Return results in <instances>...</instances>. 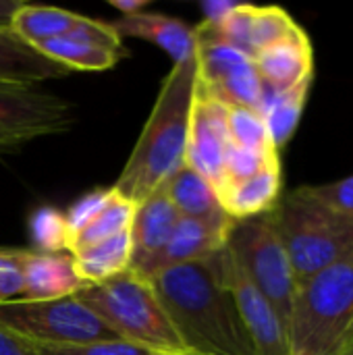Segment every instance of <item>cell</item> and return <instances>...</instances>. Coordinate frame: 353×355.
Wrapping results in <instances>:
<instances>
[{
	"label": "cell",
	"instance_id": "52a82bcc",
	"mask_svg": "<svg viewBox=\"0 0 353 355\" xmlns=\"http://www.w3.org/2000/svg\"><path fill=\"white\" fill-rule=\"evenodd\" d=\"M0 327L37 343H89L119 339L75 295L52 302L0 304Z\"/></svg>",
	"mask_w": 353,
	"mask_h": 355
},
{
	"label": "cell",
	"instance_id": "30bf717a",
	"mask_svg": "<svg viewBox=\"0 0 353 355\" xmlns=\"http://www.w3.org/2000/svg\"><path fill=\"white\" fill-rule=\"evenodd\" d=\"M216 268L221 272L223 283L231 291L239 316L252 337V343L258 355H289V337L287 327L273 308V304L264 297V293L248 279V275L239 268L231 252L225 248L214 256Z\"/></svg>",
	"mask_w": 353,
	"mask_h": 355
},
{
	"label": "cell",
	"instance_id": "f1b7e54d",
	"mask_svg": "<svg viewBox=\"0 0 353 355\" xmlns=\"http://www.w3.org/2000/svg\"><path fill=\"white\" fill-rule=\"evenodd\" d=\"M277 160H281L277 152H256V150H246V148H237L231 144L227 150V156H225L223 179L216 185V189L223 185H233V183L246 181Z\"/></svg>",
	"mask_w": 353,
	"mask_h": 355
},
{
	"label": "cell",
	"instance_id": "f546056e",
	"mask_svg": "<svg viewBox=\"0 0 353 355\" xmlns=\"http://www.w3.org/2000/svg\"><path fill=\"white\" fill-rule=\"evenodd\" d=\"M252 15H254V4L248 2H237V6L218 23V25H210L214 29V33L227 42L229 46L237 48L239 52L252 56V44H250V29H252Z\"/></svg>",
	"mask_w": 353,
	"mask_h": 355
},
{
	"label": "cell",
	"instance_id": "e0dca14e",
	"mask_svg": "<svg viewBox=\"0 0 353 355\" xmlns=\"http://www.w3.org/2000/svg\"><path fill=\"white\" fill-rule=\"evenodd\" d=\"M110 25L121 40L123 35H131L162 48L173 58V64L196 52L193 27H189L185 21L177 17H169L160 12H139L133 17H123Z\"/></svg>",
	"mask_w": 353,
	"mask_h": 355
},
{
	"label": "cell",
	"instance_id": "d6a6232c",
	"mask_svg": "<svg viewBox=\"0 0 353 355\" xmlns=\"http://www.w3.org/2000/svg\"><path fill=\"white\" fill-rule=\"evenodd\" d=\"M304 191L314 198L318 204L353 216V175L339 179L335 183H322V185H302Z\"/></svg>",
	"mask_w": 353,
	"mask_h": 355
},
{
	"label": "cell",
	"instance_id": "d6986e66",
	"mask_svg": "<svg viewBox=\"0 0 353 355\" xmlns=\"http://www.w3.org/2000/svg\"><path fill=\"white\" fill-rule=\"evenodd\" d=\"M69 73L67 67L46 58L10 29H0V83L37 85Z\"/></svg>",
	"mask_w": 353,
	"mask_h": 355
},
{
	"label": "cell",
	"instance_id": "5b68a950",
	"mask_svg": "<svg viewBox=\"0 0 353 355\" xmlns=\"http://www.w3.org/2000/svg\"><path fill=\"white\" fill-rule=\"evenodd\" d=\"M119 339L146 352L187 355L152 283L135 270H125L104 283L87 285L75 295Z\"/></svg>",
	"mask_w": 353,
	"mask_h": 355
},
{
	"label": "cell",
	"instance_id": "9c48e42d",
	"mask_svg": "<svg viewBox=\"0 0 353 355\" xmlns=\"http://www.w3.org/2000/svg\"><path fill=\"white\" fill-rule=\"evenodd\" d=\"M73 106L37 85L0 83V152L71 129Z\"/></svg>",
	"mask_w": 353,
	"mask_h": 355
},
{
	"label": "cell",
	"instance_id": "7402d4cb",
	"mask_svg": "<svg viewBox=\"0 0 353 355\" xmlns=\"http://www.w3.org/2000/svg\"><path fill=\"white\" fill-rule=\"evenodd\" d=\"M79 15L58 6H42L23 2L10 23V31L31 48L60 35H69Z\"/></svg>",
	"mask_w": 353,
	"mask_h": 355
},
{
	"label": "cell",
	"instance_id": "2e32d148",
	"mask_svg": "<svg viewBox=\"0 0 353 355\" xmlns=\"http://www.w3.org/2000/svg\"><path fill=\"white\" fill-rule=\"evenodd\" d=\"M283 173L281 160L270 162L258 175L216 189L218 204L233 220H246L260 214H268L281 200Z\"/></svg>",
	"mask_w": 353,
	"mask_h": 355
},
{
	"label": "cell",
	"instance_id": "484cf974",
	"mask_svg": "<svg viewBox=\"0 0 353 355\" xmlns=\"http://www.w3.org/2000/svg\"><path fill=\"white\" fill-rule=\"evenodd\" d=\"M300 25L293 17L281 6H254L252 15V29H250V44L252 56L262 52L264 48L293 35Z\"/></svg>",
	"mask_w": 353,
	"mask_h": 355
},
{
	"label": "cell",
	"instance_id": "4fadbf2b",
	"mask_svg": "<svg viewBox=\"0 0 353 355\" xmlns=\"http://www.w3.org/2000/svg\"><path fill=\"white\" fill-rule=\"evenodd\" d=\"M254 67L273 92L289 89L314 77V50L308 33L300 27L293 35L264 48L254 56Z\"/></svg>",
	"mask_w": 353,
	"mask_h": 355
},
{
	"label": "cell",
	"instance_id": "4dcf8cb0",
	"mask_svg": "<svg viewBox=\"0 0 353 355\" xmlns=\"http://www.w3.org/2000/svg\"><path fill=\"white\" fill-rule=\"evenodd\" d=\"M27 248H0V304L21 297Z\"/></svg>",
	"mask_w": 353,
	"mask_h": 355
},
{
	"label": "cell",
	"instance_id": "ffe728a7",
	"mask_svg": "<svg viewBox=\"0 0 353 355\" xmlns=\"http://www.w3.org/2000/svg\"><path fill=\"white\" fill-rule=\"evenodd\" d=\"M310 85H312V79L302 81L283 92H273L266 87L260 114L264 116L273 148L277 152H281L287 146V141L293 137V133L302 121L304 108H306Z\"/></svg>",
	"mask_w": 353,
	"mask_h": 355
},
{
	"label": "cell",
	"instance_id": "5bb4252c",
	"mask_svg": "<svg viewBox=\"0 0 353 355\" xmlns=\"http://www.w3.org/2000/svg\"><path fill=\"white\" fill-rule=\"evenodd\" d=\"M179 212L166 193V183H162L154 193H150L144 202H139L133 210V218L129 225L131 235V270L146 264L152 256L160 252V248L171 237Z\"/></svg>",
	"mask_w": 353,
	"mask_h": 355
},
{
	"label": "cell",
	"instance_id": "603a6c76",
	"mask_svg": "<svg viewBox=\"0 0 353 355\" xmlns=\"http://www.w3.org/2000/svg\"><path fill=\"white\" fill-rule=\"evenodd\" d=\"M33 48L46 58L67 67L69 71H108L121 58V52L94 46L71 35L46 40Z\"/></svg>",
	"mask_w": 353,
	"mask_h": 355
},
{
	"label": "cell",
	"instance_id": "3957f363",
	"mask_svg": "<svg viewBox=\"0 0 353 355\" xmlns=\"http://www.w3.org/2000/svg\"><path fill=\"white\" fill-rule=\"evenodd\" d=\"M289 355H347L353 349V254L298 285Z\"/></svg>",
	"mask_w": 353,
	"mask_h": 355
},
{
	"label": "cell",
	"instance_id": "8fae6325",
	"mask_svg": "<svg viewBox=\"0 0 353 355\" xmlns=\"http://www.w3.org/2000/svg\"><path fill=\"white\" fill-rule=\"evenodd\" d=\"M229 146V106L196 92L185 164L206 177L216 189Z\"/></svg>",
	"mask_w": 353,
	"mask_h": 355
},
{
	"label": "cell",
	"instance_id": "277c9868",
	"mask_svg": "<svg viewBox=\"0 0 353 355\" xmlns=\"http://www.w3.org/2000/svg\"><path fill=\"white\" fill-rule=\"evenodd\" d=\"M270 218L298 285L353 254V216L318 204L304 187L281 196Z\"/></svg>",
	"mask_w": 353,
	"mask_h": 355
},
{
	"label": "cell",
	"instance_id": "f35d334b",
	"mask_svg": "<svg viewBox=\"0 0 353 355\" xmlns=\"http://www.w3.org/2000/svg\"><path fill=\"white\" fill-rule=\"evenodd\" d=\"M146 355H169V354H156V352H150V354H146Z\"/></svg>",
	"mask_w": 353,
	"mask_h": 355
},
{
	"label": "cell",
	"instance_id": "836d02e7",
	"mask_svg": "<svg viewBox=\"0 0 353 355\" xmlns=\"http://www.w3.org/2000/svg\"><path fill=\"white\" fill-rule=\"evenodd\" d=\"M69 35L89 42L94 46L106 48V50H114V52H121V48H123V40L119 37V33L112 29L110 23H102V21H96V19L83 17V15H79L77 23Z\"/></svg>",
	"mask_w": 353,
	"mask_h": 355
},
{
	"label": "cell",
	"instance_id": "9a60e30c",
	"mask_svg": "<svg viewBox=\"0 0 353 355\" xmlns=\"http://www.w3.org/2000/svg\"><path fill=\"white\" fill-rule=\"evenodd\" d=\"M87 285L75 270L73 254H37L29 250L23 266V291L19 300L52 302L73 297Z\"/></svg>",
	"mask_w": 353,
	"mask_h": 355
},
{
	"label": "cell",
	"instance_id": "ab89813d",
	"mask_svg": "<svg viewBox=\"0 0 353 355\" xmlns=\"http://www.w3.org/2000/svg\"><path fill=\"white\" fill-rule=\"evenodd\" d=\"M347 355H353V349H352V352H350V354H347Z\"/></svg>",
	"mask_w": 353,
	"mask_h": 355
},
{
	"label": "cell",
	"instance_id": "6da1fadb",
	"mask_svg": "<svg viewBox=\"0 0 353 355\" xmlns=\"http://www.w3.org/2000/svg\"><path fill=\"white\" fill-rule=\"evenodd\" d=\"M150 283L187 355H258L214 256L164 270Z\"/></svg>",
	"mask_w": 353,
	"mask_h": 355
},
{
	"label": "cell",
	"instance_id": "ba28073f",
	"mask_svg": "<svg viewBox=\"0 0 353 355\" xmlns=\"http://www.w3.org/2000/svg\"><path fill=\"white\" fill-rule=\"evenodd\" d=\"M198 52V92L225 106H243L260 112L266 87L254 58L223 42L208 23L193 27Z\"/></svg>",
	"mask_w": 353,
	"mask_h": 355
},
{
	"label": "cell",
	"instance_id": "d590c367",
	"mask_svg": "<svg viewBox=\"0 0 353 355\" xmlns=\"http://www.w3.org/2000/svg\"><path fill=\"white\" fill-rule=\"evenodd\" d=\"M0 355H31L27 352L21 337L10 333L8 329L0 327Z\"/></svg>",
	"mask_w": 353,
	"mask_h": 355
},
{
	"label": "cell",
	"instance_id": "7a4b0ae2",
	"mask_svg": "<svg viewBox=\"0 0 353 355\" xmlns=\"http://www.w3.org/2000/svg\"><path fill=\"white\" fill-rule=\"evenodd\" d=\"M196 92L198 52L175 62L164 77L148 123L112 185L133 206L144 202L185 164Z\"/></svg>",
	"mask_w": 353,
	"mask_h": 355
},
{
	"label": "cell",
	"instance_id": "7c38bea8",
	"mask_svg": "<svg viewBox=\"0 0 353 355\" xmlns=\"http://www.w3.org/2000/svg\"><path fill=\"white\" fill-rule=\"evenodd\" d=\"M233 225H212V223L181 216L171 237L160 248V252L152 256L146 264L135 268V272L152 281L156 275L164 270L204 262L227 248V239Z\"/></svg>",
	"mask_w": 353,
	"mask_h": 355
},
{
	"label": "cell",
	"instance_id": "8992f818",
	"mask_svg": "<svg viewBox=\"0 0 353 355\" xmlns=\"http://www.w3.org/2000/svg\"><path fill=\"white\" fill-rule=\"evenodd\" d=\"M227 250L248 279L273 304L287 327L298 283L287 252L273 225L270 212L235 220L227 239Z\"/></svg>",
	"mask_w": 353,
	"mask_h": 355
},
{
	"label": "cell",
	"instance_id": "e575fe53",
	"mask_svg": "<svg viewBox=\"0 0 353 355\" xmlns=\"http://www.w3.org/2000/svg\"><path fill=\"white\" fill-rule=\"evenodd\" d=\"M235 6L237 2H231V0H204L200 4L204 12V23H210V25H218Z\"/></svg>",
	"mask_w": 353,
	"mask_h": 355
},
{
	"label": "cell",
	"instance_id": "74e56055",
	"mask_svg": "<svg viewBox=\"0 0 353 355\" xmlns=\"http://www.w3.org/2000/svg\"><path fill=\"white\" fill-rule=\"evenodd\" d=\"M110 4L123 12V17H133V15H139L141 8L148 4V0H110Z\"/></svg>",
	"mask_w": 353,
	"mask_h": 355
},
{
	"label": "cell",
	"instance_id": "ac0fdd59",
	"mask_svg": "<svg viewBox=\"0 0 353 355\" xmlns=\"http://www.w3.org/2000/svg\"><path fill=\"white\" fill-rule=\"evenodd\" d=\"M166 193L173 202L175 210L183 218H196L212 225H233L235 220L227 216V212L218 204V196L214 185L183 164L169 181H166Z\"/></svg>",
	"mask_w": 353,
	"mask_h": 355
},
{
	"label": "cell",
	"instance_id": "4316f807",
	"mask_svg": "<svg viewBox=\"0 0 353 355\" xmlns=\"http://www.w3.org/2000/svg\"><path fill=\"white\" fill-rule=\"evenodd\" d=\"M229 139L237 148L256 152H277L273 148L264 116L254 108L229 106Z\"/></svg>",
	"mask_w": 353,
	"mask_h": 355
},
{
	"label": "cell",
	"instance_id": "1f68e13d",
	"mask_svg": "<svg viewBox=\"0 0 353 355\" xmlns=\"http://www.w3.org/2000/svg\"><path fill=\"white\" fill-rule=\"evenodd\" d=\"M114 198V187H108V189H94L89 193H85L83 198H79L71 208L69 212H64V218H67V225H69V231H71V241L73 237L85 229L108 204L110 200Z\"/></svg>",
	"mask_w": 353,
	"mask_h": 355
},
{
	"label": "cell",
	"instance_id": "d4e9b609",
	"mask_svg": "<svg viewBox=\"0 0 353 355\" xmlns=\"http://www.w3.org/2000/svg\"><path fill=\"white\" fill-rule=\"evenodd\" d=\"M33 252L37 254H71V231L64 212L56 208H40L29 218Z\"/></svg>",
	"mask_w": 353,
	"mask_h": 355
},
{
	"label": "cell",
	"instance_id": "83f0119b",
	"mask_svg": "<svg viewBox=\"0 0 353 355\" xmlns=\"http://www.w3.org/2000/svg\"><path fill=\"white\" fill-rule=\"evenodd\" d=\"M23 339V337H21ZM27 352L31 355H146L150 352L141 349L123 339L108 341H89V343H37L23 339Z\"/></svg>",
	"mask_w": 353,
	"mask_h": 355
},
{
	"label": "cell",
	"instance_id": "cb8c5ba5",
	"mask_svg": "<svg viewBox=\"0 0 353 355\" xmlns=\"http://www.w3.org/2000/svg\"><path fill=\"white\" fill-rule=\"evenodd\" d=\"M133 210L135 206L131 202H127L117 189H114V198L110 200V204L85 227L81 229L73 241H71V254H77L89 245H96L100 241H106L123 231L129 229L131 218H133Z\"/></svg>",
	"mask_w": 353,
	"mask_h": 355
},
{
	"label": "cell",
	"instance_id": "8d00e7d4",
	"mask_svg": "<svg viewBox=\"0 0 353 355\" xmlns=\"http://www.w3.org/2000/svg\"><path fill=\"white\" fill-rule=\"evenodd\" d=\"M21 4V0H0V29H10L12 17Z\"/></svg>",
	"mask_w": 353,
	"mask_h": 355
},
{
	"label": "cell",
	"instance_id": "44dd1931",
	"mask_svg": "<svg viewBox=\"0 0 353 355\" xmlns=\"http://www.w3.org/2000/svg\"><path fill=\"white\" fill-rule=\"evenodd\" d=\"M73 260H75V270L85 285H98L129 270L131 268L129 229L106 241H100L96 245H89L73 254Z\"/></svg>",
	"mask_w": 353,
	"mask_h": 355
}]
</instances>
